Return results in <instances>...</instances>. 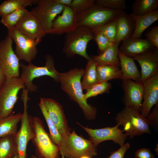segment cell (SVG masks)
I'll use <instances>...</instances> for the list:
<instances>
[{"label": "cell", "instance_id": "6da1fadb", "mask_svg": "<svg viewBox=\"0 0 158 158\" xmlns=\"http://www.w3.org/2000/svg\"><path fill=\"white\" fill-rule=\"evenodd\" d=\"M84 70L76 68L68 72L60 73L59 82L61 89L71 100L78 104L85 118L88 120H93L96 117L97 109L95 106L88 104L85 98L81 84Z\"/></svg>", "mask_w": 158, "mask_h": 158}, {"label": "cell", "instance_id": "7a4b0ae2", "mask_svg": "<svg viewBox=\"0 0 158 158\" xmlns=\"http://www.w3.org/2000/svg\"><path fill=\"white\" fill-rule=\"evenodd\" d=\"M121 11L108 8L95 3L88 9L77 14V26L86 27L93 33L117 18Z\"/></svg>", "mask_w": 158, "mask_h": 158}, {"label": "cell", "instance_id": "3957f363", "mask_svg": "<svg viewBox=\"0 0 158 158\" xmlns=\"http://www.w3.org/2000/svg\"><path fill=\"white\" fill-rule=\"evenodd\" d=\"M115 120L116 125L123 127V131L130 139L144 133H151L146 118L134 108L125 107L117 113Z\"/></svg>", "mask_w": 158, "mask_h": 158}, {"label": "cell", "instance_id": "277c9868", "mask_svg": "<svg viewBox=\"0 0 158 158\" xmlns=\"http://www.w3.org/2000/svg\"><path fill=\"white\" fill-rule=\"evenodd\" d=\"M45 64L43 66H37L32 63H28V65L20 63V68L22 71L20 78L23 82L25 87L29 92L36 91L37 86L32 82L36 78L44 76H48L52 78L57 82H59V74L54 66V60L53 56L50 54L45 56Z\"/></svg>", "mask_w": 158, "mask_h": 158}, {"label": "cell", "instance_id": "5b68a950", "mask_svg": "<svg viewBox=\"0 0 158 158\" xmlns=\"http://www.w3.org/2000/svg\"><path fill=\"white\" fill-rule=\"evenodd\" d=\"M94 37L93 32L88 28L78 26L66 33L62 51L68 57L78 54L89 60L91 58L87 53V46Z\"/></svg>", "mask_w": 158, "mask_h": 158}, {"label": "cell", "instance_id": "8992f818", "mask_svg": "<svg viewBox=\"0 0 158 158\" xmlns=\"http://www.w3.org/2000/svg\"><path fill=\"white\" fill-rule=\"evenodd\" d=\"M60 154L65 158H80L83 155L92 157L97 154V149L89 140L78 135L74 129L62 138L59 147Z\"/></svg>", "mask_w": 158, "mask_h": 158}, {"label": "cell", "instance_id": "52a82bcc", "mask_svg": "<svg viewBox=\"0 0 158 158\" xmlns=\"http://www.w3.org/2000/svg\"><path fill=\"white\" fill-rule=\"evenodd\" d=\"M32 124L35 135L31 141L35 147L36 156L38 158H59V147L51 140L49 134L44 129L42 120L34 116Z\"/></svg>", "mask_w": 158, "mask_h": 158}, {"label": "cell", "instance_id": "ba28073f", "mask_svg": "<svg viewBox=\"0 0 158 158\" xmlns=\"http://www.w3.org/2000/svg\"><path fill=\"white\" fill-rule=\"evenodd\" d=\"M22 90L21 99L23 104V112L20 128L16 135V138L19 158H26L28 144L35 136V133L33 126V117L28 112V102L30 99L28 96L29 91L26 88Z\"/></svg>", "mask_w": 158, "mask_h": 158}, {"label": "cell", "instance_id": "9c48e42d", "mask_svg": "<svg viewBox=\"0 0 158 158\" xmlns=\"http://www.w3.org/2000/svg\"><path fill=\"white\" fill-rule=\"evenodd\" d=\"M24 88L26 87L20 78H6L0 90V118L12 114L19 92Z\"/></svg>", "mask_w": 158, "mask_h": 158}, {"label": "cell", "instance_id": "30bf717a", "mask_svg": "<svg viewBox=\"0 0 158 158\" xmlns=\"http://www.w3.org/2000/svg\"><path fill=\"white\" fill-rule=\"evenodd\" d=\"M13 42L8 35L0 41V68L6 78H19L20 63L13 50Z\"/></svg>", "mask_w": 158, "mask_h": 158}, {"label": "cell", "instance_id": "8fae6325", "mask_svg": "<svg viewBox=\"0 0 158 158\" xmlns=\"http://www.w3.org/2000/svg\"><path fill=\"white\" fill-rule=\"evenodd\" d=\"M37 4L30 12L39 20L46 34H50L54 20L62 12L65 6L54 0H39Z\"/></svg>", "mask_w": 158, "mask_h": 158}, {"label": "cell", "instance_id": "7c38bea8", "mask_svg": "<svg viewBox=\"0 0 158 158\" xmlns=\"http://www.w3.org/2000/svg\"><path fill=\"white\" fill-rule=\"evenodd\" d=\"M77 123L87 133L89 140L96 147L100 143L107 140H112L120 146L125 144L128 137L123 133V130L119 129L117 125L114 127L93 129Z\"/></svg>", "mask_w": 158, "mask_h": 158}, {"label": "cell", "instance_id": "4fadbf2b", "mask_svg": "<svg viewBox=\"0 0 158 158\" xmlns=\"http://www.w3.org/2000/svg\"><path fill=\"white\" fill-rule=\"evenodd\" d=\"M8 33L16 44L14 51L19 60L29 63L35 59L37 50L35 40L22 34L15 27L8 29Z\"/></svg>", "mask_w": 158, "mask_h": 158}, {"label": "cell", "instance_id": "5bb4252c", "mask_svg": "<svg viewBox=\"0 0 158 158\" xmlns=\"http://www.w3.org/2000/svg\"><path fill=\"white\" fill-rule=\"evenodd\" d=\"M48 115L62 138L71 133L62 105L53 99L40 98Z\"/></svg>", "mask_w": 158, "mask_h": 158}, {"label": "cell", "instance_id": "9a60e30c", "mask_svg": "<svg viewBox=\"0 0 158 158\" xmlns=\"http://www.w3.org/2000/svg\"><path fill=\"white\" fill-rule=\"evenodd\" d=\"M15 27L22 34L35 40L37 45L47 34L38 19L27 10Z\"/></svg>", "mask_w": 158, "mask_h": 158}, {"label": "cell", "instance_id": "2e32d148", "mask_svg": "<svg viewBox=\"0 0 158 158\" xmlns=\"http://www.w3.org/2000/svg\"><path fill=\"white\" fill-rule=\"evenodd\" d=\"M123 95L121 100L125 107L133 108L140 112L143 99V83L130 79L122 80Z\"/></svg>", "mask_w": 158, "mask_h": 158}, {"label": "cell", "instance_id": "e0dca14e", "mask_svg": "<svg viewBox=\"0 0 158 158\" xmlns=\"http://www.w3.org/2000/svg\"><path fill=\"white\" fill-rule=\"evenodd\" d=\"M143 84V101L140 112L146 118L152 107L158 103V73L146 80Z\"/></svg>", "mask_w": 158, "mask_h": 158}, {"label": "cell", "instance_id": "ac0fdd59", "mask_svg": "<svg viewBox=\"0 0 158 158\" xmlns=\"http://www.w3.org/2000/svg\"><path fill=\"white\" fill-rule=\"evenodd\" d=\"M133 59L139 63L141 69L140 81L158 73V49L156 48L148 50Z\"/></svg>", "mask_w": 158, "mask_h": 158}, {"label": "cell", "instance_id": "d6986e66", "mask_svg": "<svg viewBox=\"0 0 158 158\" xmlns=\"http://www.w3.org/2000/svg\"><path fill=\"white\" fill-rule=\"evenodd\" d=\"M62 12L54 20L50 34L66 33L77 26V14L70 6H65Z\"/></svg>", "mask_w": 158, "mask_h": 158}, {"label": "cell", "instance_id": "ffe728a7", "mask_svg": "<svg viewBox=\"0 0 158 158\" xmlns=\"http://www.w3.org/2000/svg\"><path fill=\"white\" fill-rule=\"evenodd\" d=\"M155 48L146 39L130 38L122 41L119 50L126 56L133 58Z\"/></svg>", "mask_w": 158, "mask_h": 158}, {"label": "cell", "instance_id": "44dd1931", "mask_svg": "<svg viewBox=\"0 0 158 158\" xmlns=\"http://www.w3.org/2000/svg\"><path fill=\"white\" fill-rule=\"evenodd\" d=\"M117 31L115 42L130 38L134 32L135 21L130 14L122 11L117 19Z\"/></svg>", "mask_w": 158, "mask_h": 158}, {"label": "cell", "instance_id": "7402d4cb", "mask_svg": "<svg viewBox=\"0 0 158 158\" xmlns=\"http://www.w3.org/2000/svg\"><path fill=\"white\" fill-rule=\"evenodd\" d=\"M118 57L122 75L121 79H130L140 81L141 74L132 58L129 57L121 53L119 50Z\"/></svg>", "mask_w": 158, "mask_h": 158}, {"label": "cell", "instance_id": "603a6c76", "mask_svg": "<svg viewBox=\"0 0 158 158\" xmlns=\"http://www.w3.org/2000/svg\"><path fill=\"white\" fill-rule=\"evenodd\" d=\"M120 42H115L111 46L97 55H91L90 57L97 65H108L120 67L118 57Z\"/></svg>", "mask_w": 158, "mask_h": 158}, {"label": "cell", "instance_id": "cb8c5ba5", "mask_svg": "<svg viewBox=\"0 0 158 158\" xmlns=\"http://www.w3.org/2000/svg\"><path fill=\"white\" fill-rule=\"evenodd\" d=\"M135 21V26L130 38H139L144 31L158 20V10L151 12L140 16L130 14Z\"/></svg>", "mask_w": 158, "mask_h": 158}, {"label": "cell", "instance_id": "d4e9b609", "mask_svg": "<svg viewBox=\"0 0 158 158\" xmlns=\"http://www.w3.org/2000/svg\"><path fill=\"white\" fill-rule=\"evenodd\" d=\"M22 116V113H18L0 118V138L16 135Z\"/></svg>", "mask_w": 158, "mask_h": 158}, {"label": "cell", "instance_id": "484cf974", "mask_svg": "<svg viewBox=\"0 0 158 158\" xmlns=\"http://www.w3.org/2000/svg\"><path fill=\"white\" fill-rule=\"evenodd\" d=\"M97 63L91 58L87 61L81 81L82 89L86 90L99 83Z\"/></svg>", "mask_w": 158, "mask_h": 158}, {"label": "cell", "instance_id": "4316f807", "mask_svg": "<svg viewBox=\"0 0 158 158\" xmlns=\"http://www.w3.org/2000/svg\"><path fill=\"white\" fill-rule=\"evenodd\" d=\"M120 67L108 65H97V70L99 83L114 79H121L122 72Z\"/></svg>", "mask_w": 158, "mask_h": 158}, {"label": "cell", "instance_id": "83f0119b", "mask_svg": "<svg viewBox=\"0 0 158 158\" xmlns=\"http://www.w3.org/2000/svg\"><path fill=\"white\" fill-rule=\"evenodd\" d=\"M16 135L0 138V158H13L18 154Z\"/></svg>", "mask_w": 158, "mask_h": 158}, {"label": "cell", "instance_id": "f1b7e54d", "mask_svg": "<svg viewBox=\"0 0 158 158\" xmlns=\"http://www.w3.org/2000/svg\"><path fill=\"white\" fill-rule=\"evenodd\" d=\"M158 0H135L132 7V13L140 16L158 10Z\"/></svg>", "mask_w": 158, "mask_h": 158}, {"label": "cell", "instance_id": "f546056e", "mask_svg": "<svg viewBox=\"0 0 158 158\" xmlns=\"http://www.w3.org/2000/svg\"><path fill=\"white\" fill-rule=\"evenodd\" d=\"M35 0H7L0 4V16L1 17L21 8L31 6L37 3Z\"/></svg>", "mask_w": 158, "mask_h": 158}, {"label": "cell", "instance_id": "4dcf8cb0", "mask_svg": "<svg viewBox=\"0 0 158 158\" xmlns=\"http://www.w3.org/2000/svg\"><path fill=\"white\" fill-rule=\"evenodd\" d=\"M38 105L48 125L50 138L55 144L59 147L61 145L62 137L49 117L43 102L41 99Z\"/></svg>", "mask_w": 158, "mask_h": 158}, {"label": "cell", "instance_id": "1f68e13d", "mask_svg": "<svg viewBox=\"0 0 158 158\" xmlns=\"http://www.w3.org/2000/svg\"><path fill=\"white\" fill-rule=\"evenodd\" d=\"M27 9L21 8L1 17V23L9 29L15 26Z\"/></svg>", "mask_w": 158, "mask_h": 158}, {"label": "cell", "instance_id": "d6a6232c", "mask_svg": "<svg viewBox=\"0 0 158 158\" xmlns=\"http://www.w3.org/2000/svg\"><path fill=\"white\" fill-rule=\"evenodd\" d=\"M111 88V84L108 82L99 83L86 90L84 94L85 98L87 100L89 98L96 96L99 94L109 93Z\"/></svg>", "mask_w": 158, "mask_h": 158}, {"label": "cell", "instance_id": "836d02e7", "mask_svg": "<svg viewBox=\"0 0 158 158\" xmlns=\"http://www.w3.org/2000/svg\"><path fill=\"white\" fill-rule=\"evenodd\" d=\"M117 19L104 25L96 31L101 32L111 41L115 42L117 31Z\"/></svg>", "mask_w": 158, "mask_h": 158}, {"label": "cell", "instance_id": "e575fe53", "mask_svg": "<svg viewBox=\"0 0 158 158\" xmlns=\"http://www.w3.org/2000/svg\"><path fill=\"white\" fill-rule=\"evenodd\" d=\"M95 3L111 9L124 11L126 8L125 0H97Z\"/></svg>", "mask_w": 158, "mask_h": 158}, {"label": "cell", "instance_id": "d590c367", "mask_svg": "<svg viewBox=\"0 0 158 158\" xmlns=\"http://www.w3.org/2000/svg\"><path fill=\"white\" fill-rule=\"evenodd\" d=\"M93 33L94 39L97 43L100 53L103 52L114 43L111 41L99 31H95Z\"/></svg>", "mask_w": 158, "mask_h": 158}, {"label": "cell", "instance_id": "8d00e7d4", "mask_svg": "<svg viewBox=\"0 0 158 158\" xmlns=\"http://www.w3.org/2000/svg\"><path fill=\"white\" fill-rule=\"evenodd\" d=\"M95 1V0H72L70 7L77 14L92 6Z\"/></svg>", "mask_w": 158, "mask_h": 158}, {"label": "cell", "instance_id": "74e56055", "mask_svg": "<svg viewBox=\"0 0 158 158\" xmlns=\"http://www.w3.org/2000/svg\"><path fill=\"white\" fill-rule=\"evenodd\" d=\"M152 111L150 113L146 119L150 126L156 130L158 129V103L155 104Z\"/></svg>", "mask_w": 158, "mask_h": 158}, {"label": "cell", "instance_id": "f35d334b", "mask_svg": "<svg viewBox=\"0 0 158 158\" xmlns=\"http://www.w3.org/2000/svg\"><path fill=\"white\" fill-rule=\"evenodd\" d=\"M146 39L158 49V26L152 27L145 34Z\"/></svg>", "mask_w": 158, "mask_h": 158}, {"label": "cell", "instance_id": "ab89813d", "mask_svg": "<svg viewBox=\"0 0 158 158\" xmlns=\"http://www.w3.org/2000/svg\"><path fill=\"white\" fill-rule=\"evenodd\" d=\"M130 147L128 143L124 144L117 150L110 152V155L107 158H124L125 153Z\"/></svg>", "mask_w": 158, "mask_h": 158}, {"label": "cell", "instance_id": "60d3db41", "mask_svg": "<svg viewBox=\"0 0 158 158\" xmlns=\"http://www.w3.org/2000/svg\"><path fill=\"white\" fill-rule=\"evenodd\" d=\"M134 158H154V156L150 148H144L135 152Z\"/></svg>", "mask_w": 158, "mask_h": 158}, {"label": "cell", "instance_id": "b9f144b4", "mask_svg": "<svg viewBox=\"0 0 158 158\" xmlns=\"http://www.w3.org/2000/svg\"><path fill=\"white\" fill-rule=\"evenodd\" d=\"M54 1L56 3L64 6H71L72 0H54Z\"/></svg>", "mask_w": 158, "mask_h": 158}, {"label": "cell", "instance_id": "7bdbcfd3", "mask_svg": "<svg viewBox=\"0 0 158 158\" xmlns=\"http://www.w3.org/2000/svg\"><path fill=\"white\" fill-rule=\"evenodd\" d=\"M6 78L4 75L0 68V90L4 85Z\"/></svg>", "mask_w": 158, "mask_h": 158}, {"label": "cell", "instance_id": "ee69618b", "mask_svg": "<svg viewBox=\"0 0 158 158\" xmlns=\"http://www.w3.org/2000/svg\"><path fill=\"white\" fill-rule=\"evenodd\" d=\"M80 158H92V157L87 155H83Z\"/></svg>", "mask_w": 158, "mask_h": 158}, {"label": "cell", "instance_id": "f6af8a7d", "mask_svg": "<svg viewBox=\"0 0 158 158\" xmlns=\"http://www.w3.org/2000/svg\"><path fill=\"white\" fill-rule=\"evenodd\" d=\"M29 158H38L35 155H32Z\"/></svg>", "mask_w": 158, "mask_h": 158}, {"label": "cell", "instance_id": "bcb514c9", "mask_svg": "<svg viewBox=\"0 0 158 158\" xmlns=\"http://www.w3.org/2000/svg\"><path fill=\"white\" fill-rule=\"evenodd\" d=\"M13 158H19L18 155L17 154H16Z\"/></svg>", "mask_w": 158, "mask_h": 158}]
</instances>
